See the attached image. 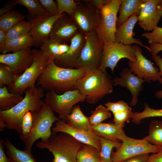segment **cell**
I'll return each instance as SVG.
<instances>
[{"instance_id": "6da1fadb", "label": "cell", "mask_w": 162, "mask_h": 162, "mask_svg": "<svg viewBox=\"0 0 162 162\" xmlns=\"http://www.w3.org/2000/svg\"><path fill=\"white\" fill-rule=\"evenodd\" d=\"M86 73L82 69L59 67L52 61L37 79L36 86H40L47 92L52 90L57 94H62L75 89L77 81Z\"/></svg>"}, {"instance_id": "7a4b0ae2", "label": "cell", "mask_w": 162, "mask_h": 162, "mask_svg": "<svg viewBox=\"0 0 162 162\" xmlns=\"http://www.w3.org/2000/svg\"><path fill=\"white\" fill-rule=\"evenodd\" d=\"M44 90L40 86L29 88L24 92L25 97L20 102L10 109L0 111V119L4 121L9 130L21 134L22 118L28 112H34L40 109L44 103L42 100Z\"/></svg>"}, {"instance_id": "3957f363", "label": "cell", "mask_w": 162, "mask_h": 162, "mask_svg": "<svg viewBox=\"0 0 162 162\" xmlns=\"http://www.w3.org/2000/svg\"><path fill=\"white\" fill-rule=\"evenodd\" d=\"M113 86L111 76L106 71L99 69L86 71L77 81L75 89L86 96V100L88 103L94 104L112 93Z\"/></svg>"}, {"instance_id": "277c9868", "label": "cell", "mask_w": 162, "mask_h": 162, "mask_svg": "<svg viewBox=\"0 0 162 162\" xmlns=\"http://www.w3.org/2000/svg\"><path fill=\"white\" fill-rule=\"evenodd\" d=\"M83 144L64 133H52L45 140H40L37 147L48 149L52 154V162H77L76 156Z\"/></svg>"}, {"instance_id": "5b68a950", "label": "cell", "mask_w": 162, "mask_h": 162, "mask_svg": "<svg viewBox=\"0 0 162 162\" xmlns=\"http://www.w3.org/2000/svg\"><path fill=\"white\" fill-rule=\"evenodd\" d=\"M33 62L20 76L16 77L8 88L9 92L22 95L29 88L36 86L37 79L43 72L48 63L51 62L41 50H32Z\"/></svg>"}, {"instance_id": "8992f818", "label": "cell", "mask_w": 162, "mask_h": 162, "mask_svg": "<svg viewBox=\"0 0 162 162\" xmlns=\"http://www.w3.org/2000/svg\"><path fill=\"white\" fill-rule=\"evenodd\" d=\"M32 112L33 118L32 128L28 135L22 140L25 150L29 152H31L32 146L37 140L48 138L53 133L51 128L53 124L61 120L45 102L40 109Z\"/></svg>"}, {"instance_id": "52a82bcc", "label": "cell", "mask_w": 162, "mask_h": 162, "mask_svg": "<svg viewBox=\"0 0 162 162\" xmlns=\"http://www.w3.org/2000/svg\"><path fill=\"white\" fill-rule=\"evenodd\" d=\"M84 34L85 43L75 68L86 71L98 69L102 62L104 44L97 31Z\"/></svg>"}, {"instance_id": "ba28073f", "label": "cell", "mask_w": 162, "mask_h": 162, "mask_svg": "<svg viewBox=\"0 0 162 162\" xmlns=\"http://www.w3.org/2000/svg\"><path fill=\"white\" fill-rule=\"evenodd\" d=\"M86 96L77 89L67 91L61 94L51 90L45 94L44 100L61 120L64 119L74 107L79 102L86 100Z\"/></svg>"}, {"instance_id": "9c48e42d", "label": "cell", "mask_w": 162, "mask_h": 162, "mask_svg": "<svg viewBox=\"0 0 162 162\" xmlns=\"http://www.w3.org/2000/svg\"><path fill=\"white\" fill-rule=\"evenodd\" d=\"M122 0H110L100 10L99 35L104 45L115 41L117 14Z\"/></svg>"}, {"instance_id": "30bf717a", "label": "cell", "mask_w": 162, "mask_h": 162, "mask_svg": "<svg viewBox=\"0 0 162 162\" xmlns=\"http://www.w3.org/2000/svg\"><path fill=\"white\" fill-rule=\"evenodd\" d=\"M162 148L150 144L144 139H136L126 136L120 147L112 152V162H121L135 156L158 152Z\"/></svg>"}, {"instance_id": "8fae6325", "label": "cell", "mask_w": 162, "mask_h": 162, "mask_svg": "<svg viewBox=\"0 0 162 162\" xmlns=\"http://www.w3.org/2000/svg\"><path fill=\"white\" fill-rule=\"evenodd\" d=\"M123 58H127L131 62L136 60V57L133 45H124L114 41L104 45L103 58L99 68L104 71L108 68L112 72L119 61Z\"/></svg>"}, {"instance_id": "7c38bea8", "label": "cell", "mask_w": 162, "mask_h": 162, "mask_svg": "<svg viewBox=\"0 0 162 162\" xmlns=\"http://www.w3.org/2000/svg\"><path fill=\"white\" fill-rule=\"evenodd\" d=\"M72 18L84 34L94 31L98 33L100 27L99 10L89 3L78 1Z\"/></svg>"}, {"instance_id": "4fadbf2b", "label": "cell", "mask_w": 162, "mask_h": 162, "mask_svg": "<svg viewBox=\"0 0 162 162\" xmlns=\"http://www.w3.org/2000/svg\"><path fill=\"white\" fill-rule=\"evenodd\" d=\"M133 46L136 60L134 62L129 61L128 62L131 71L148 83L152 81H158L160 77L159 68L154 66L151 61L143 55L140 46L136 44L133 45Z\"/></svg>"}, {"instance_id": "5bb4252c", "label": "cell", "mask_w": 162, "mask_h": 162, "mask_svg": "<svg viewBox=\"0 0 162 162\" xmlns=\"http://www.w3.org/2000/svg\"><path fill=\"white\" fill-rule=\"evenodd\" d=\"M63 14L53 15L46 12L29 21L31 28L29 33L33 40L34 45L40 47L45 41L50 38L54 22Z\"/></svg>"}, {"instance_id": "9a60e30c", "label": "cell", "mask_w": 162, "mask_h": 162, "mask_svg": "<svg viewBox=\"0 0 162 162\" xmlns=\"http://www.w3.org/2000/svg\"><path fill=\"white\" fill-rule=\"evenodd\" d=\"M162 16V0H143L138 16V24L145 31H152Z\"/></svg>"}, {"instance_id": "2e32d148", "label": "cell", "mask_w": 162, "mask_h": 162, "mask_svg": "<svg viewBox=\"0 0 162 162\" xmlns=\"http://www.w3.org/2000/svg\"><path fill=\"white\" fill-rule=\"evenodd\" d=\"M31 47L16 52L0 55V63L7 66L15 77L21 75L32 64Z\"/></svg>"}, {"instance_id": "e0dca14e", "label": "cell", "mask_w": 162, "mask_h": 162, "mask_svg": "<svg viewBox=\"0 0 162 162\" xmlns=\"http://www.w3.org/2000/svg\"><path fill=\"white\" fill-rule=\"evenodd\" d=\"M80 31L74 20L66 14L64 13L54 22L50 38L62 43L68 42Z\"/></svg>"}, {"instance_id": "ac0fdd59", "label": "cell", "mask_w": 162, "mask_h": 162, "mask_svg": "<svg viewBox=\"0 0 162 162\" xmlns=\"http://www.w3.org/2000/svg\"><path fill=\"white\" fill-rule=\"evenodd\" d=\"M52 131L54 134H67L83 144L92 146L100 150V137L92 130L87 131L75 128L61 120L56 122Z\"/></svg>"}, {"instance_id": "d6986e66", "label": "cell", "mask_w": 162, "mask_h": 162, "mask_svg": "<svg viewBox=\"0 0 162 162\" xmlns=\"http://www.w3.org/2000/svg\"><path fill=\"white\" fill-rule=\"evenodd\" d=\"M120 76L119 77H116L112 79L113 85L119 86L128 89L132 96L130 105H136L138 102V97L143 90V84L146 81L136 75L128 68L122 69Z\"/></svg>"}, {"instance_id": "ffe728a7", "label": "cell", "mask_w": 162, "mask_h": 162, "mask_svg": "<svg viewBox=\"0 0 162 162\" xmlns=\"http://www.w3.org/2000/svg\"><path fill=\"white\" fill-rule=\"evenodd\" d=\"M85 34L80 31L71 40L70 49L54 61L57 66L65 68H75L76 62L85 43Z\"/></svg>"}, {"instance_id": "44dd1931", "label": "cell", "mask_w": 162, "mask_h": 162, "mask_svg": "<svg viewBox=\"0 0 162 162\" xmlns=\"http://www.w3.org/2000/svg\"><path fill=\"white\" fill-rule=\"evenodd\" d=\"M138 21V14H135L117 28L115 34V41L128 45L136 44L145 47L150 52L149 47L144 45L140 39L134 37L135 34L133 29Z\"/></svg>"}, {"instance_id": "7402d4cb", "label": "cell", "mask_w": 162, "mask_h": 162, "mask_svg": "<svg viewBox=\"0 0 162 162\" xmlns=\"http://www.w3.org/2000/svg\"><path fill=\"white\" fill-rule=\"evenodd\" d=\"M124 124L102 122L92 126L93 131L99 137L115 141H123L127 135L123 130Z\"/></svg>"}, {"instance_id": "603a6c76", "label": "cell", "mask_w": 162, "mask_h": 162, "mask_svg": "<svg viewBox=\"0 0 162 162\" xmlns=\"http://www.w3.org/2000/svg\"><path fill=\"white\" fill-rule=\"evenodd\" d=\"M143 0H122L119 6L117 17V28L134 14L138 16Z\"/></svg>"}, {"instance_id": "cb8c5ba5", "label": "cell", "mask_w": 162, "mask_h": 162, "mask_svg": "<svg viewBox=\"0 0 162 162\" xmlns=\"http://www.w3.org/2000/svg\"><path fill=\"white\" fill-rule=\"evenodd\" d=\"M62 121L75 128L87 131L92 130L89 117L85 115L79 105L74 106L70 113Z\"/></svg>"}, {"instance_id": "d4e9b609", "label": "cell", "mask_w": 162, "mask_h": 162, "mask_svg": "<svg viewBox=\"0 0 162 162\" xmlns=\"http://www.w3.org/2000/svg\"><path fill=\"white\" fill-rule=\"evenodd\" d=\"M34 45V42L29 33L6 40L1 54L13 53L24 50Z\"/></svg>"}, {"instance_id": "484cf974", "label": "cell", "mask_w": 162, "mask_h": 162, "mask_svg": "<svg viewBox=\"0 0 162 162\" xmlns=\"http://www.w3.org/2000/svg\"><path fill=\"white\" fill-rule=\"evenodd\" d=\"M4 145L7 154L11 162H36L31 152L17 148L6 137Z\"/></svg>"}, {"instance_id": "4316f807", "label": "cell", "mask_w": 162, "mask_h": 162, "mask_svg": "<svg viewBox=\"0 0 162 162\" xmlns=\"http://www.w3.org/2000/svg\"><path fill=\"white\" fill-rule=\"evenodd\" d=\"M24 98L22 95L10 92L6 86L0 88V111L10 109Z\"/></svg>"}, {"instance_id": "83f0119b", "label": "cell", "mask_w": 162, "mask_h": 162, "mask_svg": "<svg viewBox=\"0 0 162 162\" xmlns=\"http://www.w3.org/2000/svg\"><path fill=\"white\" fill-rule=\"evenodd\" d=\"M143 139L148 143L162 148V121H151L149 125L148 134Z\"/></svg>"}, {"instance_id": "f1b7e54d", "label": "cell", "mask_w": 162, "mask_h": 162, "mask_svg": "<svg viewBox=\"0 0 162 162\" xmlns=\"http://www.w3.org/2000/svg\"><path fill=\"white\" fill-rule=\"evenodd\" d=\"M100 150L92 146L84 144L77 154V162H102Z\"/></svg>"}, {"instance_id": "f546056e", "label": "cell", "mask_w": 162, "mask_h": 162, "mask_svg": "<svg viewBox=\"0 0 162 162\" xmlns=\"http://www.w3.org/2000/svg\"><path fill=\"white\" fill-rule=\"evenodd\" d=\"M16 5L20 4L26 7L28 10V21L40 16L46 12L38 0H14Z\"/></svg>"}, {"instance_id": "4dcf8cb0", "label": "cell", "mask_w": 162, "mask_h": 162, "mask_svg": "<svg viewBox=\"0 0 162 162\" xmlns=\"http://www.w3.org/2000/svg\"><path fill=\"white\" fill-rule=\"evenodd\" d=\"M25 16L15 10H12L0 17V29L7 32L14 26L23 20Z\"/></svg>"}, {"instance_id": "1f68e13d", "label": "cell", "mask_w": 162, "mask_h": 162, "mask_svg": "<svg viewBox=\"0 0 162 162\" xmlns=\"http://www.w3.org/2000/svg\"><path fill=\"white\" fill-rule=\"evenodd\" d=\"M100 154L102 162H112L111 159L112 151L114 148L118 149L122 145L119 141L109 140L100 137Z\"/></svg>"}, {"instance_id": "d6a6232c", "label": "cell", "mask_w": 162, "mask_h": 162, "mask_svg": "<svg viewBox=\"0 0 162 162\" xmlns=\"http://www.w3.org/2000/svg\"><path fill=\"white\" fill-rule=\"evenodd\" d=\"M62 42L50 38L45 41L40 46V50L49 58L54 61L61 55L60 46Z\"/></svg>"}, {"instance_id": "836d02e7", "label": "cell", "mask_w": 162, "mask_h": 162, "mask_svg": "<svg viewBox=\"0 0 162 162\" xmlns=\"http://www.w3.org/2000/svg\"><path fill=\"white\" fill-rule=\"evenodd\" d=\"M144 109L140 112H133L131 118L133 123L140 124L142 120L144 118L154 117H162V109H155L150 107L148 104L145 103Z\"/></svg>"}, {"instance_id": "e575fe53", "label": "cell", "mask_w": 162, "mask_h": 162, "mask_svg": "<svg viewBox=\"0 0 162 162\" xmlns=\"http://www.w3.org/2000/svg\"><path fill=\"white\" fill-rule=\"evenodd\" d=\"M111 116V112L106 107L100 104L97 106L94 110L92 112L89 118L91 125H94L102 123L103 121Z\"/></svg>"}, {"instance_id": "d590c367", "label": "cell", "mask_w": 162, "mask_h": 162, "mask_svg": "<svg viewBox=\"0 0 162 162\" xmlns=\"http://www.w3.org/2000/svg\"><path fill=\"white\" fill-rule=\"evenodd\" d=\"M31 28V24L29 22L24 20L10 29L6 32L7 39H9L28 33Z\"/></svg>"}, {"instance_id": "8d00e7d4", "label": "cell", "mask_w": 162, "mask_h": 162, "mask_svg": "<svg viewBox=\"0 0 162 162\" xmlns=\"http://www.w3.org/2000/svg\"><path fill=\"white\" fill-rule=\"evenodd\" d=\"M58 12L60 14L65 13L71 18L76 10L78 2L72 0H56Z\"/></svg>"}, {"instance_id": "74e56055", "label": "cell", "mask_w": 162, "mask_h": 162, "mask_svg": "<svg viewBox=\"0 0 162 162\" xmlns=\"http://www.w3.org/2000/svg\"><path fill=\"white\" fill-rule=\"evenodd\" d=\"M33 124L32 112L28 111L23 116L21 124V134L20 136L21 140L26 137L30 134Z\"/></svg>"}, {"instance_id": "f35d334b", "label": "cell", "mask_w": 162, "mask_h": 162, "mask_svg": "<svg viewBox=\"0 0 162 162\" xmlns=\"http://www.w3.org/2000/svg\"><path fill=\"white\" fill-rule=\"evenodd\" d=\"M16 77L6 65L0 64V88L9 86Z\"/></svg>"}, {"instance_id": "ab89813d", "label": "cell", "mask_w": 162, "mask_h": 162, "mask_svg": "<svg viewBox=\"0 0 162 162\" xmlns=\"http://www.w3.org/2000/svg\"><path fill=\"white\" fill-rule=\"evenodd\" d=\"M141 36L146 38L150 44L153 43L162 44V27L157 26L151 32L143 33Z\"/></svg>"}, {"instance_id": "60d3db41", "label": "cell", "mask_w": 162, "mask_h": 162, "mask_svg": "<svg viewBox=\"0 0 162 162\" xmlns=\"http://www.w3.org/2000/svg\"><path fill=\"white\" fill-rule=\"evenodd\" d=\"M105 105L107 110L113 115L122 111L132 110L128 103L121 100L114 102L108 101Z\"/></svg>"}, {"instance_id": "b9f144b4", "label": "cell", "mask_w": 162, "mask_h": 162, "mask_svg": "<svg viewBox=\"0 0 162 162\" xmlns=\"http://www.w3.org/2000/svg\"><path fill=\"white\" fill-rule=\"evenodd\" d=\"M133 112L132 110L122 111L113 114V122L117 124H124L131 120Z\"/></svg>"}, {"instance_id": "7bdbcfd3", "label": "cell", "mask_w": 162, "mask_h": 162, "mask_svg": "<svg viewBox=\"0 0 162 162\" xmlns=\"http://www.w3.org/2000/svg\"><path fill=\"white\" fill-rule=\"evenodd\" d=\"M46 11L51 14L55 15L59 14L56 1L53 0H39Z\"/></svg>"}, {"instance_id": "ee69618b", "label": "cell", "mask_w": 162, "mask_h": 162, "mask_svg": "<svg viewBox=\"0 0 162 162\" xmlns=\"http://www.w3.org/2000/svg\"><path fill=\"white\" fill-rule=\"evenodd\" d=\"M153 60L156 64L158 66L160 74V77L158 80L162 84V58L159 55H157L152 56ZM156 97L158 98H162V90L157 91L155 94Z\"/></svg>"}, {"instance_id": "f6af8a7d", "label": "cell", "mask_w": 162, "mask_h": 162, "mask_svg": "<svg viewBox=\"0 0 162 162\" xmlns=\"http://www.w3.org/2000/svg\"><path fill=\"white\" fill-rule=\"evenodd\" d=\"M149 156V154L139 155L129 158L121 162H147Z\"/></svg>"}, {"instance_id": "bcb514c9", "label": "cell", "mask_w": 162, "mask_h": 162, "mask_svg": "<svg viewBox=\"0 0 162 162\" xmlns=\"http://www.w3.org/2000/svg\"><path fill=\"white\" fill-rule=\"evenodd\" d=\"M110 0H82L80 2L86 3H89L98 9L99 10Z\"/></svg>"}, {"instance_id": "7dc6e473", "label": "cell", "mask_w": 162, "mask_h": 162, "mask_svg": "<svg viewBox=\"0 0 162 162\" xmlns=\"http://www.w3.org/2000/svg\"><path fill=\"white\" fill-rule=\"evenodd\" d=\"M16 5L14 0L10 1L0 9V16L12 10V9Z\"/></svg>"}, {"instance_id": "c3c4849f", "label": "cell", "mask_w": 162, "mask_h": 162, "mask_svg": "<svg viewBox=\"0 0 162 162\" xmlns=\"http://www.w3.org/2000/svg\"><path fill=\"white\" fill-rule=\"evenodd\" d=\"M5 147L4 141L0 139V162H11L9 158L6 156L4 150Z\"/></svg>"}, {"instance_id": "681fc988", "label": "cell", "mask_w": 162, "mask_h": 162, "mask_svg": "<svg viewBox=\"0 0 162 162\" xmlns=\"http://www.w3.org/2000/svg\"><path fill=\"white\" fill-rule=\"evenodd\" d=\"M150 48V52L152 56L158 55L160 51H162V44L157 43H153L150 44L149 46Z\"/></svg>"}, {"instance_id": "f907efd6", "label": "cell", "mask_w": 162, "mask_h": 162, "mask_svg": "<svg viewBox=\"0 0 162 162\" xmlns=\"http://www.w3.org/2000/svg\"><path fill=\"white\" fill-rule=\"evenodd\" d=\"M147 162H162V148L158 152L149 156Z\"/></svg>"}, {"instance_id": "816d5d0a", "label": "cell", "mask_w": 162, "mask_h": 162, "mask_svg": "<svg viewBox=\"0 0 162 162\" xmlns=\"http://www.w3.org/2000/svg\"><path fill=\"white\" fill-rule=\"evenodd\" d=\"M6 32L0 29V52L1 53L4 48L7 40Z\"/></svg>"}, {"instance_id": "f5cc1de1", "label": "cell", "mask_w": 162, "mask_h": 162, "mask_svg": "<svg viewBox=\"0 0 162 162\" xmlns=\"http://www.w3.org/2000/svg\"><path fill=\"white\" fill-rule=\"evenodd\" d=\"M70 47V46L65 43H61L60 46V51L61 55L68 52Z\"/></svg>"}, {"instance_id": "db71d44e", "label": "cell", "mask_w": 162, "mask_h": 162, "mask_svg": "<svg viewBox=\"0 0 162 162\" xmlns=\"http://www.w3.org/2000/svg\"><path fill=\"white\" fill-rule=\"evenodd\" d=\"M5 128H7L6 123L4 121L0 119V131H3Z\"/></svg>"}]
</instances>
